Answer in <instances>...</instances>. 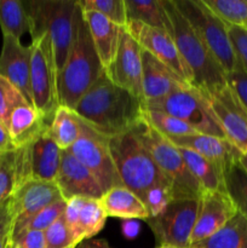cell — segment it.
<instances>
[{"mask_svg":"<svg viewBox=\"0 0 247 248\" xmlns=\"http://www.w3.org/2000/svg\"><path fill=\"white\" fill-rule=\"evenodd\" d=\"M143 110L142 99L114 84L106 72L73 109L82 121L109 140L132 131L143 120Z\"/></svg>","mask_w":247,"mask_h":248,"instance_id":"1","label":"cell"},{"mask_svg":"<svg viewBox=\"0 0 247 248\" xmlns=\"http://www.w3.org/2000/svg\"><path fill=\"white\" fill-rule=\"evenodd\" d=\"M103 74L104 68L97 55L81 9L77 5L74 39L67 62L58 75L60 106L73 110L80 98Z\"/></svg>","mask_w":247,"mask_h":248,"instance_id":"2","label":"cell"},{"mask_svg":"<svg viewBox=\"0 0 247 248\" xmlns=\"http://www.w3.org/2000/svg\"><path fill=\"white\" fill-rule=\"evenodd\" d=\"M177 50L188 68L191 86L205 94H211L227 86V74L203 41L174 5L173 0H162Z\"/></svg>","mask_w":247,"mask_h":248,"instance_id":"3","label":"cell"},{"mask_svg":"<svg viewBox=\"0 0 247 248\" xmlns=\"http://www.w3.org/2000/svg\"><path fill=\"white\" fill-rule=\"evenodd\" d=\"M24 6L28 14L31 40L47 34L52 45L57 75H60L74 39L77 1L28 0L24 1Z\"/></svg>","mask_w":247,"mask_h":248,"instance_id":"4","label":"cell"},{"mask_svg":"<svg viewBox=\"0 0 247 248\" xmlns=\"http://www.w3.org/2000/svg\"><path fill=\"white\" fill-rule=\"evenodd\" d=\"M109 147L124 186L139 196L140 200L155 186H171L133 131L110 138Z\"/></svg>","mask_w":247,"mask_h":248,"instance_id":"5","label":"cell"},{"mask_svg":"<svg viewBox=\"0 0 247 248\" xmlns=\"http://www.w3.org/2000/svg\"><path fill=\"white\" fill-rule=\"evenodd\" d=\"M132 131L142 144L147 148L160 172L164 174L171 186L173 200H199L203 190L195 177L189 171L178 148L155 128H153L144 119Z\"/></svg>","mask_w":247,"mask_h":248,"instance_id":"6","label":"cell"},{"mask_svg":"<svg viewBox=\"0 0 247 248\" xmlns=\"http://www.w3.org/2000/svg\"><path fill=\"white\" fill-rule=\"evenodd\" d=\"M184 18L203 41L223 68L225 74L239 68L228 26L203 2V0H173Z\"/></svg>","mask_w":247,"mask_h":248,"instance_id":"7","label":"cell"},{"mask_svg":"<svg viewBox=\"0 0 247 248\" xmlns=\"http://www.w3.org/2000/svg\"><path fill=\"white\" fill-rule=\"evenodd\" d=\"M144 109L164 111L184 121L202 135L227 138L215 111L211 108L207 96L191 85L181 87L161 101L145 104Z\"/></svg>","mask_w":247,"mask_h":248,"instance_id":"8","label":"cell"},{"mask_svg":"<svg viewBox=\"0 0 247 248\" xmlns=\"http://www.w3.org/2000/svg\"><path fill=\"white\" fill-rule=\"evenodd\" d=\"M31 90L33 106L48 124L60 107L58 75L47 34L31 40Z\"/></svg>","mask_w":247,"mask_h":248,"instance_id":"9","label":"cell"},{"mask_svg":"<svg viewBox=\"0 0 247 248\" xmlns=\"http://www.w3.org/2000/svg\"><path fill=\"white\" fill-rule=\"evenodd\" d=\"M69 152L91 172L104 193L114 186H124L111 156L109 138L94 131L81 119L79 138L72 145Z\"/></svg>","mask_w":247,"mask_h":248,"instance_id":"10","label":"cell"},{"mask_svg":"<svg viewBox=\"0 0 247 248\" xmlns=\"http://www.w3.org/2000/svg\"><path fill=\"white\" fill-rule=\"evenodd\" d=\"M199 200H172L161 213L145 219L160 245L176 248L190 247L191 234L198 216Z\"/></svg>","mask_w":247,"mask_h":248,"instance_id":"11","label":"cell"},{"mask_svg":"<svg viewBox=\"0 0 247 248\" xmlns=\"http://www.w3.org/2000/svg\"><path fill=\"white\" fill-rule=\"evenodd\" d=\"M62 150L48 135V130L26 147L15 149L16 186L26 182H55L61 166Z\"/></svg>","mask_w":247,"mask_h":248,"instance_id":"12","label":"cell"},{"mask_svg":"<svg viewBox=\"0 0 247 248\" xmlns=\"http://www.w3.org/2000/svg\"><path fill=\"white\" fill-rule=\"evenodd\" d=\"M125 28L143 50L154 56L174 74L191 85L190 73L184 64L170 31L135 21H128Z\"/></svg>","mask_w":247,"mask_h":248,"instance_id":"13","label":"cell"},{"mask_svg":"<svg viewBox=\"0 0 247 248\" xmlns=\"http://www.w3.org/2000/svg\"><path fill=\"white\" fill-rule=\"evenodd\" d=\"M106 74L118 86L127 90L136 97L143 98L142 47L124 27L120 33L118 51Z\"/></svg>","mask_w":247,"mask_h":248,"instance_id":"14","label":"cell"},{"mask_svg":"<svg viewBox=\"0 0 247 248\" xmlns=\"http://www.w3.org/2000/svg\"><path fill=\"white\" fill-rule=\"evenodd\" d=\"M206 96L227 140L241 150L242 154L247 153V109L237 98L232 87L227 85Z\"/></svg>","mask_w":247,"mask_h":248,"instance_id":"15","label":"cell"},{"mask_svg":"<svg viewBox=\"0 0 247 248\" xmlns=\"http://www.w3.org/2000/svg\"><path fill=\"white\" fill-rule=\"evenodd\" d=\"M236 213V207L227 191H203L199 199L198 216L191 234L190 246L216 234Z\"/></svg>","mask_w":247,"mask_h":248,"instance_id":"16","label":"cell"},{"mask_svg":"<svg viewBox=\"0 0 247 248\" xmlns=\"http://www.w3.org/2000/svg\"><path fill=\"white\" fill-rule=\"evenodd\" d=\"M55 183L64 201L73 198L101 200L104 195L97 179L70 154L69 150H62L61 166Z\"/></svg>","mask_w":247,"mask_h":248,"instance_id":"17","label":"cell"},{"mask_svg":"<svg viewBox=\"0 0 247 248\" xmlns=\"http://www.w3.org/2000/svg\"><path fill=\"white\" fill-rule=\"evenodd\" d=\"M31 45H22L21 40L4 35L0 53V75L9 80L33 106L31 90Z\"/></svg>","mask_w":247,"mask_h":248,"instance_id":"18","label":"cell"},{"mask_svg":"<svg viewBox=\"0 0 247 248\" xmlns=\"http://www.w3.org/2000/svg\"><path fill=\"white\" fill-rule=\"evenodd\" d=\"M65 202L67 206L63 215L79 244L92 239L103 229L108 216L104 212L99 200L73 198Z\"/></svg>","mask_w":247,"mask_h":248,"instance_id":"19","label":"cell"},{"mask_svg":"<svg viewBox=\"0 0 247 248\" xmlns=\"http://www.w3.org/2000/svg\"><path fill=\"white\" fill-rule=\"evenodd\" d=\"M14 208V223L22 222L36 215L47 206L63 200L55 182L31 181L15 189L11 195Z\"/></svg>","mask_w":247,"mask_h":248,"instance_id":"20","label":"cell"},{"mask_svg":"<svg viewBox=\"0 0 247 248\" xmlns=\"http://www.w3.org/2000/svg\"><path fill=\"white\" fill-rule=\"evenodd\" d=\"M190 85L142 48V86L145 104L155 103L181 87Z\"/></svg>","mask_w":247,"mask_h":248,"instance_id":"21","label":"cell"},{"mask_svg":"<svg viewBox=\"0 0 247 248\" xmlns=\"http://www.w3.org/2000/svg\"><path fill=\"white\" fill-rule=\"evenodd\" d=\"M169 140L176 147L198 153L205 159L219 166L224 172L235 164H239L242 156L241 150L237 149L227 138L198 133L194 136L171 138Z\"/></svg>","mask_w":247,"mask_h":248,"instance_id":"22","label":"cell"},{"mask_svg":"<svg viewBox=\"0 0 247 248\" xmlns=\"http://www.w3.org/2000/svg\"><path fill=\"white\" fill-rule=\"evenodd\" d=\"M50 124L31 104L16 107L10 114L7 132L15 149L26 147L46 132Z\"/></svg>","mask_w":247,"mask_h":248,"instance_id":"23","label":"cell"},{"mask_svg":"<svg viewBox=\"0 0 247 248\" xmlns=\"http://www.w3.org/2000/svg\"><path fill=\"white\" fill-rule=\"evenodd\" d=\"M82 15L89 27L90 35L93 41L99 61L106 70L115 57L121 29L124 27L113 23L98 12L82 11Z\"/></svg>","mask_w":247,"mask_h":248,"instance_id":"24","label":"cell"},{"mask_svg":"<svg viewBox=\"0 0 247 248\" xmlns=\"http://www.w3.org/2000/svg\"><path fill=\"white\" fill-rule=\"evenodd\" d=\"M99 202L108 217L121 218L124 220H145L149 218L147 207L139 196L124 186L109 189Z\"/></svg>","mask_w":247,"mask_h":248,"instance_id":"25","label":"cell"},{"mask_svg":"<svg viewBox=\"0 0 247 248\" xmlns=\"http://www.w3.org/2000/svg\"><path fill=\"white\" fill-rule=\"evenodd\" d=\"M178 149L189 171L195 177L203 191H225L224 171L219 166L193 150L184 149V148H178Z\"/></svg>","mask_w":247,"mask_h":248,"instance_id":"26","label":"cell"},{"mask_svg":"<svg viewBox=\"0 0 247 248\" xmlns=\"http://www.w3.org/2000/svg\"><path fill=\"white\" fill-rule=\"evenodd\" d=\"M125 7L127 22H139L171 33V22L162 0H125Z\"/></svg>","mask_w":247,"mask_h":248,"instance_id":"27","label":"cell"},{"mask_svg":"<svg viewBox=\"0 0 247 248\" xmlns=\"http://www.w3.org/2000/svg\"><path fill=\"white\" fill-rule=\"evenodd\" d=\"M195 248H247V218L237 212L224 227Z\"/></svg>","mask_w":247,"mask_h":248,"instance_id":"28","label":"cell"},{"mask_svg":"<svg viewBox=\"0 0 247 248\" xmlns=\"http://www.w3.org/2000/svg\"><path fill=\"white\" fill-rule=\"evenodd\" d=\"M48 135L61 150H69L79 138V116L72 109L60 106L50 124Z\"/></svg>","mask_w":247,"mask_h":248,"instance_id":"29","label":"cell"},{"mask_svg":"<svg viewBox=\"0 0 247 248\" xmlns=\"http://www.w3.org/2000/svg\"><path fill=\"white\" fill-rule=\"evenodd\" d=\"M0 28L2 36L10 35L18 40L29 33V18L24 1L0 0Z\"/></svg>","mask_w":247,"mask_h":248,"instance_id":"30","label":"cell"},{"mask_svg":"<svg viewBox=\"0 0 247 248\" xmlns=\"http://www.w3.org/2000/svg\"><path fill=\"white\" fill-rule=\"evenodd\" d=\"M143 119L152 126L153 128L161 133L167 140L171 138L185 137V136L198 135V131L189 126L184 121L174 118V116L169 115L164 111L159 110H150V109H144L143 110Z\"/></svg>","mask_w":247,"mask_h":248,"instance_id":"31","label":"cell"},{"mask_svg":"<svg viewBox=\"0 0 247 248\" xmlns=\"http://www.w3.org/2000/svg\"><path fill=\"white\" fill-rule=\"evenodd\" d=\"M224 183L237 212L247 218V172L240 162L224 172Z\"/></svg>","mask_w":247,"mask_h":248,"instance_id":"32","label":"cell"},{"mask_svg":"<svg viewBox=\"0 0 247 248\" xmlns=\"http://www.w3.org/2000/svg\"><path fill=\"white\" fill-rule=\"evenodd\" d=\"M228 26L247 29V0H203Z\"/></svg>","mask_w":247,"mask_h":248,"instance_id":"33","label":"cell"},{"mask_svg":"<svg viewBox=\"0 0 247 248\" xmlns=\"http://www.w3.org/2000/svg\"><path fill=\"white\" fill-rule=\"evenodd\" d=\"M67 202L64 200H60L52 205L47 206L43 211L38 212L36 215L22 220V222L14 223L12 235L18 234L24 230H38V232H45L51 227L61 216L64 213Z\"/></svg>","mask_w":247,"mask_h":248,"instance_id":"34","label":"cell"},{"mask_svg":"<svg viewBox=\"0 0 247 248\" xmlns=\"http://www.w3.org/2000/svg\"><path fill=\"white\" fill-rule=\"evenodd\" d=\"M77 2L82 11L98 12L118 26L125 27L127 23L125 0H79Z\"/></svg>","mask_w":247,"mask_h":248,"instance_id":"35","label":"cell"},{"mask_svg":"<svg viewBox=\"0 0 247 248\" xmlns=\"http://www.w3.org/2000/svg\"><path fill=\"white\" fill-rule=\"evenodd\" d=\"M45 234V248H75L79 245L77 237L65 222L64 215L61 216Z\"/></svg>","mask_w":247,"mask_h":248,"instance_id":"36","label":"cell"},{"mask_svg":"<svg viewBox=\"0 0 247 248\" xmlns=\"http://www.w3.org/2000/svg\"><path fill=\"white\" fill-rule=\"evenodd\" d=\"M26 101L21 92L4 77L0 75V124L7 128L10 114L16 107L26 104Z\"/></svg>","mask_w":247,"mask_h":248,"instance_id":"37","label":"cell"},{"mask_svg":"<svg viewBox=\"0 0 247 248\" xmlns=\"http://www.w3.org/2000/svg\"><path fill=\"white\" fill-rule=\"evenodd\" d=\"M16 186L15 150L0 154V203L11 198Z\"/></svg>","mask_w":247,"mask_h":248,"instance_id":"38","label":"cell"},{"mask_svg":"<svg viewBox=\"0 0 247 248\" xmlns=\"http://www.w3.org/2000/svg\"><path fill=\"white\" fill-rule=\"evenodd\" d=\"M172 200L173 198H172L171 186H155L142 198L143 203L149 213V217H155L161 213Z\"/></svg>","mask_w":247,"mask_h":248,"instance_id":"39","label":"cell"},{"mask_svg":"<svg viewBox=\"0 0 247 248\" xmlns=\"http://www.w3.org/2000/svg\"><path fill=\"white\" fill-rule=\"evenodd\" d=\"M228 34L237 62L247 73V29L242 27L228 26Z\"/></svg>","mask_w":247,"mask_h":248,"instance_id":"40","label":"cell"},{"mask_svg":"<svg viewBox=\"0 0 247 248\" xmlns=\"http://www.w3.org/2000/svg\"><path fill=\"white\" fill-rule=\"evenodd\" d=\"M14 208L12 200H7L0 203V248H9L11 241L12 229H14Z\"/></svg>","mask_w":247,"mask_h":248,"instance_id":"41","label":"cell"},{"mask_svg":"<svg viewBox=\"0 0 247 248\" xmlns=\"http://www.w3.org/2000/svg\"><path fill=\"white\" fill-rule=\"evenodd\" d=\"M9 248H45V234L38 230H24L11 235Z\"/></svg>","mask_w":247,"mask_h":248,"instance_id":"42","label":"cell"},{"mask_svg":"<svg viewBox=\"0 0 247 248\" xmlns=\"http://www.w3.org/2000/svg\"><path fill=\"white\" fill-rule=\"evenodd\" d=\"M227 84L247 109V73L239 65L237 69L227 74Z\"/></svg>","mask_w":247,"mask_h":248,"instance_id":"43","label":"cell"},{"mask_svg":"<svg viewBox=\"0 0 247 248\" xmlns=\"http://www.w3.org/2000/svg\"><path fill=\"white\" fill-rule=\"evenodd\" d=\"M121 229H123V234L126 239H135L138 234H139V223L136 222L135 219L131 220H124L123 225H121Z\"/></svg>","mask_w":247,"mask_h":248,"instance_id":"44","label":"cell"},{"mask_svg":"<svg viewBox=\"0 0 247 248\" xmlns=\"http://www.w3.org/2000/svg\"><path fill=\"white\" fill-rule=\"evenodd\" d=\"M10 150H15L14 145H12L11 138H10L7 128L0 124V154L10 152Z\"/></svg>","mask_w":247,"mask_h":248,"instance_id":"45","label":"cell"},{"mask_svg":"<svg viewBox=\"0 0 247 248\" xmlns=\"http://www.w3.org/2000/svg\"><path fill=\"white\" fill-rule=\"evenodd\" d=\"M75 248H110V246L104 239H90L82 241Z\"/></svg>","mask_w":247,"mask_h":248,"instance_id":"46","label":"cell"},{"mask_svg":"<svg viewBox=\"0 0 247 248\" xmlns=\"http://www.w3.org/2000/svg\"><path fill=\"white\" fill-rule=\"evenodd\" d=\"M240 165H241V166L244 167L245 171L247 172V153L242 154L241 159H240Z\"/></svg>","mask_w":247,"mask_h":248,"instance_id":"47","label":"cell"},{"mask_svg":"<svg viewBox=\"0 0 247 248\" xmlns=\"http://www.w3.org/2000/svg\"><path fill=\"white\" fill-rule=\"evenodd\" d=\"M157 248H176V247H172V246H169V245H160Z\"/></svg>","mask_w":247,"mask_h":248,"instance_id":"48","label":"cell"},{"mask_svg":"<svg viewBox=\"0 0 247 248\" xmlns=\"http://www.w3.org/2000/svg\"><path fill=\"white\" fill-rule=\"evenodd\" d=\"M189 248H195V247H189Z\"/></svg>","mask_w":247,"mask_h":248,"instance_id":"49","label":"cell"}]
</instances>
